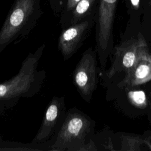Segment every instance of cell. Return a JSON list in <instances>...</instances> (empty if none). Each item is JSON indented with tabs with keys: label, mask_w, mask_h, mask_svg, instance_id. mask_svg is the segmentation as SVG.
<instances>
[{
	"label": "cell",
	"mask_w": 151,
	"mask_h": 151,
	"mask_svg": "<svg viewBox=\"0 0 151 151\" xmlns=\"http://www.w3.org/2000/svg\"><path fill=\"white\" fill-rule=\"evenodd\" d=\"M45 48L44 43L34 52H29L22 61L18 73L0 83V116L12 109L21 99L34 97L41 90L46 72L38 67Z\"/></svg>",
	"instance_id": "cell-1"
},
{
	"label": "cell",
	"mask_w": 151,
	"mask_h": 151,
	"mask_svg": "<svg viewBox=\"0 0 151 151\" xmlns=\"http://www.w3.org/2000/svg\"><path fill=\"white\" fill-rule=\"evenodd\" d=\"M41 0H15L0 29V54L11 44L26 37L41 17Z\"/></svg>",
	"instance_id": "cell-2"
},
{
	"label": "cell",
	"mask_w": 151,
	"mask_h": 151,
	"mask_svg": "<svg viewBox=\"0 0 151 151\" xmlns=\"http://www.w3.org/2000/svg\"><path fill=\"white\" fill-rule=\"evenodd\" d=\"M94 126L90 117L76 107L70 108L49 151H81L93 139Z\"/></svg>",
	"instance_id": "cell-3"
},
{
	"label": "cell",
	"mask_w": 151,
	"mask_h": 151,
	"mask_svg": "<svg viewBox=\"0 0 151 151\" xmlns=\"http://www.w3.org/2000/svg\"><path fill=\"white\" fill-rule=\"evenodd\" d=\"M97 61L96 51L89 47L83 53L73 73V82L81 97L90 102L98 82Z\"/></svg>",
	"instance_id": "cell-4"
},
{
	"label": "cell",
	"mask_w": 151,
	"mask_h": 151,
	"mask_svg": "<svg viewBox=\"0 0 151 151\" xmlns=\"http://www.w3.org/2000/svg\"><path fill=\"white\" fill-rule=\"evenodd\" d=\"M118 0H100L96 25V41L100 65L104 67L112 45V31Z\"/></svg>",
	"instance_id": "cell-5"
},
{
	"label": "cell",
	"mask_w": 151,
	"mask_h": 151,
	"mask_svg": "<svg viewBox=\"0 0 151 151\" xmlns=\"http://www.w3.org/2000/svg\"><path fill=\"white\" fill-rule=\"evenodd\" d=\"M67 111L65 97H52L45 111L41 126L31 142L43 143L51 140L60 129Z\"/></svg>",
	"instance_id": "cell-6"
},
{
	"label": "cell",
	"mask_w": 151,
	"mask_h": 151,
	"mask_svg": "<svg viewBox=\"0 0 151 151\" xmlns=\"http://www.w3.org/2000/svg\"><path fill=\"white\" fill-rule=\"evenodd\" d=\"M147 49V44L143 37L132 39L117 48L111 67L106 73L107 78L115 74L130 70L136 63L143 52Z\"/></svg>",
	"instance_id": "cell-7"
},
{
	"label": "cell",
	"mask_w": 151,
	"mask_h": 151,
	"mask_svg": "<svg viewBox=\"0 0 151 151\" xmlns=\"http://www.w3.org/2000/svg\"><path fill=\"white\" fill-rule=\"evenodd\" d=\"M91 27V21L85 19L63 29L57 47L64 61L71 58L81 47Z\"/></svg>",
	"instance_id": "cell-8"
},
{
	"label": "cell",
	"mask_w": 151,
	"mask_h": 151,
	"mask_svg": "<svg viewBox=\"0 0 151 151\" xmlns=\"http://www.w3.org/2000/svg\"><path fill=\"white\" fill-rule=\"evenodd\" d=\"M151 80V55L147 49L140 56L135 65L127 73L120 85L131 88L142 85Z\"/></svg>",
	"instance_id": "cell-9"
},
{
	"label": "cell",
	"mask_w": 151,
	"mask_h": 151,
	"mask_svg": "<svg viewBox=\"0 0 151 151\" xmlns=\"http://www.w3.org/2000/svg\"><path fill=\"white\" fill-rule=\"evenodd\" d=\"M94 2L95 0H80L71 12L64 28L85 19Z\"/></svg>",
	"instance_id": "cell-10"
},
{
	"label": "cell",
	"mask_w": 151,
	"mask_h": 151,
	"mask_svg": "<svg viewBox=\"0 0 151 151\" xmlns=\"http://www.w3.org/2000/svg\"><path fill=\"white\" fill-rule=\"evenodd\" d=\"M122 148L120 150H140V146L145 144L146 140L133 136H122Z\"/></svg>",
	"instance_id": "cell-11"
},
{
	"label": "cell",
	"mask_w": 151,
	"mask_h": 151,
	"mask_svg": "<svg viewBox=\"0 0 151 151\" xmlns=\"http://www.w3.org/2000/svg\"><path fill=\"white\" fill-rule=\"evenodd\" d=\"M127 97L130 102L137 107L143 108L147 104L146 94L142 90L130 91L127 94Z\"/></svg>",
	"instance_id": "cell-12"
},
{
	"label": "cell",
	"mask_w": 151,
	"mask_h": 151,
	"mask_svg": "<svg viewBox=\"0 0 151 151\" xmlns=\"http://www.w3.org/2000/svg\"><path fill=\"white\" fill-rule=\"evenodd\" d=\"M80 0H67L66 5V11L71 12Z\"/></svg>",
	"instance_id": "cell-13"
},
{
	"label": "cell",
	"mask_w": 151,
	"mask_h": 151,
	"mask_svg": "<svg viewBox=\"0 0 151 151\" xmlns=\"http://www.w3.org/2000/svg\"><path fill=\"white\" fill-rule=\"evenodd\" d=\"M133 7L137 9L139 8L140 5V0H130Z\"/></svg>",
	"instance_id": "cell-14"
},
{
	"label": "cell",
	"mask_w": 151,
	"mask_h": 151,
	"mask_svg": "<svg viewBox=\"0 0 151 151\" xmlns=\"http://www.w3.org/2000/svg\"><path fill=\"white\" fill-rule=\"evenodd\" d=\"M146 145H147V146L149 147V149L151 150V142H150L149 140H146Z\"/></svg>",
	"instance_id": "cell-15"
},
{
	"label": "cell",
	"mask_w": 151,
	"mask_h": 151,
	"mask_svg": "<svg viewBox=\"0 0 151 151\" xmlns=\"http://www.w3.org/2000/svg\"><path fill=\"white\" fill-rule=\"evenodd\" d=\"M149 4H150V8H151V0H149Z\"/></svg>",
	"instance_id": "cell-16"
}]
</instances>
